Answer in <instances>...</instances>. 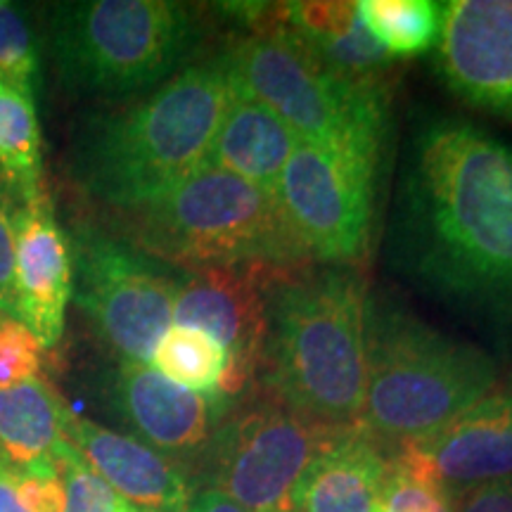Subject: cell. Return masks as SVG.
<instances>
[{
    "label": "cell",
    "instance_id": "obj_1",
    "mask_svg": "<svg viewBox=\"0 0 512 512\" xmlns=\"http://www.w3.org/2000/svg\"><path fill=\"white\" fill-rule=\"evenodd\" d=\"M394 247L420 287L512 318V143L465 119L420 126L399 183Z\"/></svg>",
    "mask_w": 512,
    "mask_h": 512
},
{
    "label": "cell",
    "instance_id": "obj_2",
    "mask_svg": "<svg viewBox=\"0 0 512 512\" xmlns=\"http://www.w3.org/2000/svg\"><path fill=\"white\" fill-rule=\"evenodd\" d=\"M233 93L226 53L188 64L136 102L83 121L69 176L112 211L155 200L209 162Z\"/></svg>",
    "mask_w": 512,
    "mask_h": 512
},
{
    "label": "cell",
    "instance_id": "obj_3",
    "mask_svg": "<svg viewBox=\"0 0 512 512\" xmlns=\"http://www.w3.org/2000/svg\"><path fill=\"white\" fill-rule=\"evenodd\" d=\"M361 271L304 266L268 280L261 392L323 427L361 425L368 382Z\"/></svg>",
    "mask_w": 512,
    "mask_h": 512
},
{
    "label": "cell",
    "instance_id": "obj_4",
    "mask_svg": "<svg viewBox=\"0 0 512 512\" xmlns=\"http://www.w3.org/2000/svg\"><path fill=\"white\" fill-rule=\"evenodd\" d=\"M117 219L121 240L176 271L311 266L273 192L209 162Z\"/></svg>",
    "mask_w": 512,
    "mask_h": 512
},
{
    "label": "cell",
    "instance_id": "obj_5",
    "mask_svg": "<svg viewBox=\"0 0 512 512\" xmlns=\"http://www.w3.org/2000/svg\"><path fill=\"white\" fill-rule=\"evenodd\" d=\"M361 427L389 451L418 444L494 392L496 361L384 297L368 302Z\"/></svg>",
    "mask_w": 512,
    "mask_h": 512
},
{
    "label": "cell",
    "instance_id": "obj_6",
    "mask_svg": "<svg viewBox=\"0 0 512 512\" xmlns=\"http://www.w3.org/2000/svg\"><path fill=\"white\" fill-rule=\"evenodd\" d=\"M202 36L200 12L176 0H64L46 10L57 79L83 98L155 91L181 72Z\"/></svg>",
    "mask_w": 512,
    "mask_h": 512
},
{
    "label": "cell",
    "instance_id": "obj_7",
    "mask_svg": "<svg viewBox=\"0 0 512 512\" xmlns=\"http://www.w3.org/2000/svg\"><path fill=\"white\" fill-rule=\"evenodd\" d=\"M223 53L235 88L271 110L302 143L380 164L389 93L332 72L283 22L280 5Z\"/></svg>",
    "mask_w": 512,
    "mask_h": 512
},
{
    "label": "cell",
    "instance_id": "obj_8",
    "mask_svg": "<svg viewBox=\"0 0 512 512\" xmlns=\"http://www.w3.org/2000/svg\"><path fill=\"white\" fill-rule=\"evenodd\" d=\"M67 238L76 306L119 358L150 363L171 328L181 271L93 223H79Z\"/></svg>",
    "mask_w": 512,
    "mask_h": 512
},
{
    "label": "cell",
    "instance_id": "obj_9",
    "mask_svg": "<svg viewBox=\"0 0 512 512\" xmlns=\"http://www.w3.org/2000/svg\"><path fill=\"white\" fill-rule=\"evenodd\" d=\"M375 181L377 162L299 140L275 200L311 264L361 271L373 247Z\"/></svg>",
    "mask_w": 512,
    "mask_h": 512
},
{
    "label": "cell",
    "instance_id": "obj_10",
    "mask_svg": "<svg viewBox=\"0 0 512 512\" xmlns=\"http://www.w3.org/2000/svg\"><path fill=\"white\" fill-rule=\"evenodd\" d=\"M335 432L261 392L221 422L207 453L211 489L247 512L290 510L299 479Z\"/></svg>",
    "mask_w": 512,
    "mask_h": 512
},
{
    "label": "cell",
    "instance_id": "obj_11",
    "mask_svg": "<svg viewBox=\"0 0 512 512\" xmlns=\"http://www.w3.org/2000/svg\"><path fill=\"white\" fill-rule=\"evenodd\" d=\"M275 273L280 271L200 268L178 275L171 325L207 332L226 349L221 396L230 401L249 389L264 368L266 287Z\"/></svg>",
    "mask_w": 512,
    "mask_h": 512
},
{
    "label": "cell",
    "instance_id": "obj_12",
    "mask_svg": "<svg viewBox=\"0 0 512 512\" xmlns=\"http://www.w3.org/2000/svg\"><path fill=\"white\" fill-rule=\"evenodd\" d=\"M107 392L114 411L136 432V439L176 460L183 470L207 460L216 432L233 408L226 396L190 392L150 363L126 358H119Z\"/></svg>",
    "mask_w": 512,
    "mask_h": 512
},
{
    "label": "cell",
    "instance_id": "obj_13",
    "mask_svg": "<svg viewBox=\"0 0 512 512\" xmlns=\"http://www.w3.org/2000/svg\"><path fill=\"white\" fill-rule=\"evenodd\" d=\"M448 91L512 121V0H451L437 43Z\"/></svg>",
    "mask_w": 512,
    "mask_h": 512
},
{
    "label": "cell",
    "instance_id": "obj_14",
    "mask_svg": "<svg viewBox=\"0 0 512 512\" xmlns=\"http://www.w3.org/2000/svg\"><path fill=\"white\" fill-rule=\"evenodd\" d=\"M15 290L17 318L43 349H53L62 339L72 299V249L48 195L19 211Z\"/></svg>",
    "mask_w": 512,
    "mask_h": 512
},
{
    "label": "cell",
    "instance_id": "obj_15",
    "mask_svg": "<svg viewBox=\"0 0 512 512\" xmlns=\"http://www.w3.org/2000/svg\"><path fill=\"white\" fill-rule=\"evenodd\" d=\"M67 439L79 456L140 512H188L192 486L188 472L131 434L72 415Z\"/></svg>",
    "mask_w": 512,
    "mask_h": 512
},
{
    "label": "cell",
    "instance_id": "obj_16",
    "mask_svg": "<svg viewBox=\"0 0 512 512\" xmlns=\"http://www.w3.org/2000/svg\"><path fill=\"white\" fill-rule=\"evenodd\" d=\"M411 446L448 494L512 475V389H494Z\"/></svg>",
    "mask_w": 512,
    "mask_h": 512
},
{
    "label": "cell",
    "instance_id": "obj_17",
    "mask_svg": "<svg viewBox=\"0 0 512 512\" xmlns=\"http://www.w3.org/2000/svg\"><path fill=\"white\" fill-rule=\"evenodd\" d=\"M389 448L361 425L342 427L311 460L292 496L297 512H377Z\"/></svg>",
    "mask_w": 512,
    "mask_h": 512
},
{
    "label": "cell",
    "instance_id": "obj_18",
    "mask_svg": "<svg viewBox=\"0 0 512 512\" xmlns=\"http://www.w3.org/2000/svg\"><path fill=\"white\" fill-rule=\"evenodd\" d=\"M283 22L323 60L332 72L370 88L389 91L394 57L370 34L356 3L299 0L280 3Z\"/></svg>",
    "mask_w": 512,
    "mask_h": 512
},
{
    "label": "cell",
    "instance_id": "obj_19",
    "mask_svg": "<svg viewBox=\"0 0 512 512\" xmlns=\"http://www.w3.org/2000/svg\"><path fill=\"white\" fill-rule=\"evenodd\" d=\"M72 415L41 377L0 387V451L19 475H57V451L69 441Z\"/></svg>",
    "mask_w": 512,
    "mask_h": 512
},
{
    "label": "cell",
    "instance_id": "obj_20",
    "mask_svg": "<svg viewBox=\"0 0 512 512\" xmlns=\"http://www.w3.org/2000/svg\"><path fill=\"white\" fill-rule=\"evenodd\" d=\"M299 138L264 105L235 88L216 133L209 164L273 192Z\"/></svg>",
    "mask_w": 512,
    "mask_h": 512
},
{
    "label": "cell",
    "instance_id": "obj_21",
    "mask_svg": "<svg viewBox=\"0 0 512 512\" xmlns=\"http://www.w3.org/2000/svg\"><path fill=\"white\" fill-rule=\"evenodd\" d=\"M0 171L19 200L31 204L48 195L43 181V136L36 95L0 81Z\"/></svg>",
    "mask_w": 512,
    "mask_h": 512
},
{
    "label": "cell",
    "instance_id": "obj_22",
    "mask_svg": "<svg viewBox=\"0 0 512 512\" xmlns=\"http://www.w3.org/2000/svg\"><path fill=\"white\" fill-rule=\"evenodd\" d=\"M358 15L392 57H413L437 48L444 3L434 0H358Z\"/></svg>",
    "mask_w": 512,
    "mask_h": 512
},
{
    "label": "cell",
    "instance_id": "obj_23",
    "mask_svg": "<svg viewBox=\"0 0 512 512\" xmlns=\"http://www.w3.org/2000/svg\"><path fill=\"white\" fill-rule=\"evenodd\" d=\"M150 366L190 392L221 396L228 354L207 332L171 325L152 351Z\"/></svg>",
    "mask_w": 512,
    "mask_h": 512
},
{
    "label": "cell",
    "instance_id": "obj_24",
    "mask_svg": "<svg viewBox=\"0 0 512 512\" xmlns=\"http://www.w3.org/2000/svg\"><path fill=\"white\" fill-rule=\"evenodd\" d=\"M380 512H453V496L422 463L411 446H399L389 453L384 475Z\"/></svg>",
    "mask_w": 512,
    "mask_h": 512
},
{
    "label": "cell",
    "instance_id": "obj_25",
    "mask_svg": "<svg viewBox=\"0 0 512 512\" xmlns=\"http://www.w3.org/2000/svg\"><path fill=\"white\" fill-rule=\"evenodd\" d=\"M38 41L24 10L8 0H0V81L36 95Z\"/></svg>",
    "mask_w": 512,
    "mask_h": 512
},
{
    "label": "cell",
    "instance_id": "obj_26",
    "mask_svg": "<svg viewBox=\"0 0 512 512\" xmlns=\"http://www.w3.org/2000/svg\"><path fill=\"white\" fill-rule=\"evenodd\" d=\"M55 470L64 489V512H138L79 456L72 441L57 451Z\"/></svg>",
    "mask_w": 512,
    "mask_h": 512
},
{
    "label": "cell",
    "instance_id": "obj_27",
    "mask_svg": "<svg viewBox=\"0 0 512 512\" xmlns=\"http://www.w3.org/2000/svg\"><path fill=\"white\" fill-rule=\"evenodd\" d=\"M41 349L22 320L0 316V387L38 377Z\"/></svg>",
    "mask_w": 512,
    "mask_h": 512
},
{
    "label": "cell",
    "instance_id": "obj_28",
    "mask_svg": "<svg viewBox=\"0 0 512 512\" xmlns=\"http://www.w3.org/2000/svg\"><path fill=\"white\" fill-rule=\"evenodd\" d=\"M22 207L24 202L0 171V316L3 318H17L15 242Z\"/></svg>",
    "mask_w": 512,
    "mask_h": 512
},
{
    "label": "cell",
    "instance_id": "obj_29",
    "mask_svg": "<svg viewBox=\"0 0 512 512\" xmlns=\"http://www.w3.org/2000/svg\"><path fill=\"white\" fill-rule=\"evenodd\" d=\"M453 512H512V475L458 491Z\"/></svg>",
    "mask_w": 512,
    "mask_h": 512
},
{
    "label": "cell",
    "instance_id": "obj_30",
    "mask_svg": "<svg viewBox=\"0 0 512 512\" xmlns=\"http://www.w3.org/2000/svg\"><path fill=\"white\" fill-rule=\"evenodd\" d=\"M17 494L24 512H64L60 475H19Z\"/></svg>",
    "mask_w": 512,
    "mask_h": 512
},
{
    "label": "cell",
    "instance_id": "obj_31",
    "mask_svg": "<svg viewBox=\"0 0 512 512\" xmlns=\"http://www.w3.org/2000/svg\"><path fill=\"white\" fill-rule=\"evenodd\" d=\"M17 482L19 472L15 470V465L5 458V453L0 451V512H24L22 503H19Z\"/></svg>",
    "mask_w": 512,
    "mask_h": 512
},
{
    "label": "cell",
    "instance_id": "obj_32",
    "mask_svg": "<svg viewBox=\"0 0 512 512\" xmlns=\"http://www.w3.org/2000/svg\"><path fill=\"white\" fill-rule=\"evenodd\" d=\"M188 512H247V510L242 508V505L235 503L233 498L221 494V491L207 489L192 498Z\"/></svg>",
    "mask_w": 512,
    "mask_h": 512
},
{
    "label": "cell",
    "instance_id": "obj_33",
    "mask_svg": "<svg viewBox=\"0 0 512 512\" xmlns=\"http://www.w3.org/2000/svg\"><path fill=\"white\" fill-rule=\"evenodd\" d=\"M285 512H297V510H292V508H290V510H285Z\"/></svg>",
    "mask_w": 512,
    "mask_h": 512
},
{
    "label": "cell",
    "instance_id": "obj_34",
    "mask_svg": "<svg viewBox=\"0 0 512 512\" xmlns=\"http://www.w3.org/2000/svg\"><path fill=\"white\" fill-rule=\"evenodd\" d=\"M377 512H380V510H377Z\"/></svg>",
    "mask_w": 512,
    "mask_h": 512
},
{
    "label": "cell",
    "instance_id": "obj_35",
    "mask_svg": "<svg viewBox=\"0 0 512 512\" xmlns=\"http://www.w3.org/2000/svg\"><path fill=\"white\" fill-rule=\"evenodd\" d=\"M138 512H140V510H138Z\"/></svg>",
    "mask_w": 512,
    "mask_h": 512
}]
</instances>
